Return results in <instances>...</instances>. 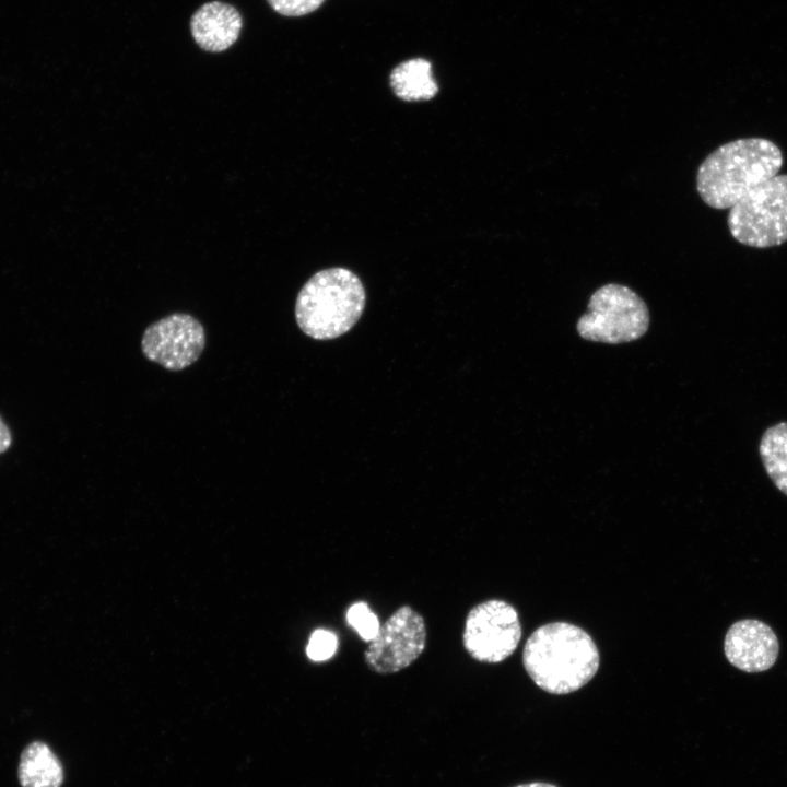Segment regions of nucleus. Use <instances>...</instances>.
<instances>
[{
	"instance_id": "obj_1",
	"label": "nucleus",
	"mask_w": 787,
	"mask_h": 787,
	"mask_svg": "<svg viewBox=\"0 0 787 787\" xmlns=\"http://www.w3.org/2000/svg\"><path fill=\"white\" fill-rule=\"evenodd\" d=\"M522 661L533 682L551 694H567L586 685L599 668V651L580 627L554 622L527 639Z\"/></svg>"
},
{
	"instance_id": "obj_2",
	"label": "nucleus",
	"mask_w": 787,
	"mask_h": 787,
	"mask_svg": "<svg viewBox=\"0 0 787 787\" xmlns=\"http://www.w3.org/2000/svg\"><path fill=\"white\" fill-rule=\"evenodd\" d=\"M780 149L762 138L738 139L713 151L700 165L696 189L718 210L730 209L750 191L778 174Z\"/></svg>"
},
{
	"instance_id": "obj_3",
	"label": "nucleus",
	"mask_w": 787,
	"mask_h": 787,
	"mask_svg": "<svg viewBox=\"0 0 787 787\" xmlns=\"http://www.w3.org/2000/svg\"><path fill=\"white\" fill-rule=\"evenodd\" d=\"M365 290L355 273L329 268L315 273L301 289L295 303L299 329L316 340L336 339L348 332L365 307Z\"/></svg>"
},
{
	"instance_id": "obj_4",
	"label": "nucleus",
	"mask_w": 787,
	"mask_h": 787,
	"mask_svg": "<svg viewBox=\"0 0 787 787\" xmlns=\"http://www.w3.org/2000/svg\"><path fill=\"white\" fill-rule=\"evenodd\" d=\"M728 227L739 243L767 248L787 242V174L759 185L729 209Z\"/></svg>"
},
{
	"instance_id": "obj_5",
	"label": "nucleus",
	"mask_w": 787,
	"mask_h": 787,
	"mask_svg": "<svg viewBox=\"0 0 787 787\" xmlns=\"http://www.w3.org/2000/svg\"><path fill=\"white\" fill-rule=\"evenodd\" d=\"M648 325L645 302L630 287L609 283L590 296L588 312L577 321V331L586 340L619 344L641 338Z\"/></svg>"
},
{
	"instance_id": "obj_6",
	"label": "nucleus",
	"mask_w": 787,
	"mask_h": 787,
	"mask_svg": "<svg viewBox=\"0 0 787 787\" xmlns=\"http://www.w3.org/2000/svg\"><path fill=\"white\" fill-rule=\"evenodd\" d=\"M521 638L516 609L506 601L491 599L478 603L468 613L462 642L477 661L498 663L508 658Z\"/></svg>"
},
{
	"instance_id": "obj_7",
	"label": "nucleus",
	"mask_w": 787,
	"mask_h": 787,
	"mask_svg": "<svg viewBox=\"0 0 787 787\" xmlns=\"http://www.w3.org/2000/svg\"><path fill=\"white\" fill-rule=\"evenodd\" d=\"M426 638L423 616L410 606H401L380 625L364 651V660L376 673L399 672L422 655Z\"/></svg>"
},
{
	"instance_id": "obj_8",
	"label": "nucleus",
	"mask_w": 787,
	"mask_h": 787,
	"mask_svg": "<svg viewBox=\"0 0 787 787\" xmlns=\"http://www.w3.org/2000/svg\"><path fill=\"white\" fill-rule=\"evenodd\" d=\"M205 345L201 322L189 314L176 313L151 324L142 336L144 356L168 371L193 364Z\"/></svg>"
},
{
	"instance_id": "obj_9",
	"label": "nucleus",
	"mask_w": 787,
	"mask_h": 787,
	"mask_svg": "<svg viewBox=\"0 0 787 787\" xmlns=\"http://www.w3.org/2000/svg\"><path fill=\"white\" fill-rule=\"evenodd\" d=\"M725 655L728 661L744 672H762L775 663L779 643L775 632L756 619L733 623L725 636Z\"/></svg>"
},
{
	"instance_id": "obj_10",
	"label": "nucleus",
	"mask_w": 787,
	"mask_h": 787,
	"mask_svg": "<svg viewBox=\"0 0 787 787\" xmlns=\"http://www.w3.org/2000/svg\"><path fill=\"white\" fill-rule=\"evenodd\" d=\"M190 30L196 43L204 50L219 52L230 48L238 38L242 17L224 2L204 3L192 15Z\"/></svg>"
},
{
	"instance_id": "obj_11",
	"label": "nucleus",
	"mask_w": 787,
	"mask_h": 787,
	"mask_svg": "<svg viewBox=\"0 0 787 787\" xmlns=\"http://www.w3.org/2000/svg\"><path fill=\"white\" fill-rule=\"evenodd\" d=\"M17 778L22 787H61L64 774L50 747L43 741H33L21 753Z\"/></svg>"
},
{
	"instance_id": "obj_12",
	"label": "nucleus",
	"mask_w": 787,
	"mask_h": 787,
	"mask_svg": "<svg viewBox=\"0 0 787 787\" xmlns=\"http://www.w3.org/2000/svg\"><path fill=\"white\" fill-rule=\"evenodd\" d=\"M395 94L407 102L427 101L438 91L431 62L416 58L398 64L390 73Z\"/></svg>"
},
{
	"instance_id": "obj_13",
	"label": "nucleus",
	"mask_w": 787,
	"mask_h": 787,
	"mask_svg": "<svg viewBox=\"0 0 787 787\" xmlns=\"http://www.w3.org/2000/svg\"><path fill=\"white\" fill-rule=\"evenodd\" d=\"M760 455L773 483L787 495V422L765 431L760 443Z\"/></svg>"
},
{
	"instance_id": "obj_14",
	"label": "nucleus",
	"mask_w": 787,
	"mask_h": 787,
	"mask_svg": "<svg viewBox=\"0 0 787 787\" xmlns=\"http://www.w3.org/2000/svg\"><path fill=\"white\" fill-rule=\"evenodd\" d=\"M346 623L365 642H371L379 631L380 624L377 615L365 602L353 603L345 615Z\"/></svg>"
},
{
	"instance_id": "obj_15",
	"label": "nucleus",
	"mask_w": 787,
	"mask_h": 787,
	"mask_svg": "<svg viewBox=\"0 0 787 787\" xmlns=\"http://www.w3.org/2000/svg\"><path fill=\"white\" fill-rule=\"evenodd\" d=\"M337 648V635L329 630L318 629L309 636L306 654L313 661H326L334 655Z\"/></svg>"
},
{
	"instance_id": "obj_16",
	"label": "nucleus",
	"mask_w": 787,
	"mask_h": 787,
	"mask_svg": "<svg viewBox=\"0 0 787 787\" xmlns=\"http://www.w3.org/2000/svg\"><path fill=\"white\" fill-rule=\"evenodd\" d=\"M325 0H268L269 4L280 14L301 16L318 9Z\"/></svg>"
},
{
	"instance_id": "obj_17",
	"label": "nucleus",
	"mask_w": 787,
	"mask_h": 787,
	"mask_svg": "<svg viewBox=\"0 0 787 787\" xmlns=\"http://www.w3.org/2000/svg\"><path fill=\"white\" fill-rule=\"evenodd\" d=\"M12 444V434L7 423L0 416V454L5 453Z\"/></svg>"
},
{
	"instance_id": "obj_18",
	"label": "nucleus",
	"mask_w": 787,
	"mask_h": 787,
	"mask_svg": "<svg viewBox=\"0 0 787 787\" xmlns=\"http://www.w3.org/2000/svg\"><path fill=\"white\" fill-rule=\"evenodd\" d=\"M515 787H556L549 783H542V782H535V783H528V784H521Z\"/></svg>"
}]
</instances>
